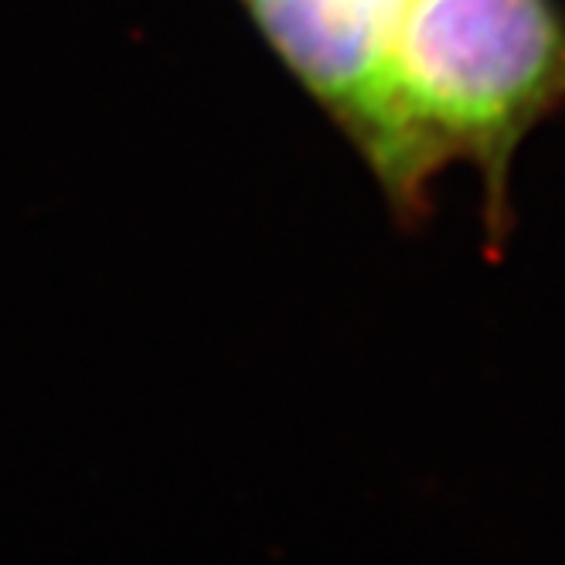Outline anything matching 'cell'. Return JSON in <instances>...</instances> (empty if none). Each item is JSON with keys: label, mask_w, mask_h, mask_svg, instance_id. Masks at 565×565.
Wrapping results in <instances>:
<instances>
[{"label": "cell", "mask_w": 565, "mask_h": 565, "mask_svg": "<svg viewBox=\"0 0 565 565\" xmlns=\"http://www.w3.org/2000/svg\"><path fill=\"white\" fill-rule=\"evenodd\" d=\"M565 109V11L558 0H409L382 83L348 127L406 209L439 168L467 160L508 232L511 160Z\"/></svg>", "instance_id": "6da1fadb"}, {"label": "cell", "mask_w": 565, "mask_h": 565, "mask_svg": "<svg viewBox=\"0 0 565 565\" xmlns=\"http://www.w3.org/2000/svg\"><path fill=\"white\" fill-rule=\"evenodd\" d=\"M266 42L348 130L375 96L409 0H246Z\"/></svg>", "instance_id": "7a4b0ae2"}]
</instances>
